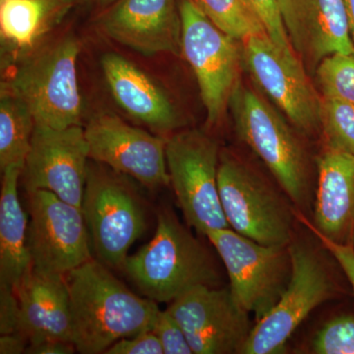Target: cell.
<instances>
[{"instance_id":"cell-1","label":"cell","mask_w":354,"mask_h":354,"mask_svg":"<svg viewBox=\"0 0 354 354\" xmlns=\"http://www.w3.org/2000/svg\"><path fill=\"white\" fill-rule=\"evenodd\" d=\"M101 261L88 260L65 274L72 342L83 354L106 353L123 339L153 330L160 309L135 295Z\"/></svg>"},{"instance_id":"cell-2","label":"cell","mask_w":354,"mask_h":354,"mask_svg":"<svg viewBox=\"0 0 354 354\" xmlns=\"http://www.w3.org/2000/svg\"><path fill=\"white\" fill-rule=\"evenodd\" d=\"M235 132L262 160L302 218L311 216L315 199L316 158L283 114L239 81L230 97Z\"/></svg>"},{"instance_id":"cell-3","label":"cell","mask_w":354,"mask_h":354,"mask_svg":"<svg viewBox=\"0 0 354 354\" xmlns=\"http://www.w3.org/2000/svg\"><path fill=\"white\" fill-rule=\"evenodd\" d=\"M288 249L292 271L288 288L274 308L254 325L241 354L283 353L291 335L317 307L353 291L341 266L320 239H297L295 234Z\"/></svg>"},{"instance_id":"cell-4","label":"cell","mask_w":354,"mask_h":354,"mask_svg":"<svg viewBox=\"0 0 354 354\" xmlns=\"http://www.w3.org/2000/svg\"><path fill=\"white\" fill-rule=\"evenodd\" d=\"M122 270L156 302H172L197 286L221 285L215 258L169 209L158 214L152 241L128 256Z\"/></svg>"},{"instance_id":"cell-5","label":"cell","mask_w":354,"mask_h":354,"mask_svg":"<svg viewBox=\"0 0 354 354\" xmlns=\"http://www.w3.org/2000/svg\"><path fill=\"white\" fill-rule=\"evenodd\" d=\"M80 50L78 39L65 35L46 41L14 64L6 81L29 106L36 124L57 129L81 125L84 104L77 72Z\"/></svg>"},{"instance_id":"cell-6","label":"cell","mask_w":354,"mask_h":354,"mask_svg":"<svg viewBox=\"0 0 354 354\" xmlns=\"http://www.w3.org/2000/svg\"><path fill=\"white\" fill-rule=\"evenodd\" d=\"M221 207L230 227L264 245L288 246L298 213L283 188L234 153H221Z\"/></svg>"},{"instance_id":"cell-7","label":"cell","mask_w":354,"mask_h":354,"mask_svg":"<svg viewBox=\"0 0 354 354\" xmlns=\"http://www.w3.org/2000/svg\"><path fill=\"white\" fill-rule=\"evenodd\" d=\"M82 209L92 248L108 267L122 269L128 251L145 234V202L129 177L88 162Z\"/></svg>"},{"instance_id":"cell-8","label":"cell","mask_w":354,"mask_h":354,"mask_svg":"<svg viewBox=\"0 0 354 354\" xmlns=\"http://www.w3.org/2000/svg\"><path fill=\"white\" fill-rule=\"evenodd\" d=\"M220 146L208 133L183 130L167 139V171L179 208L188 227L206 236L230 228L218 193Z\"/></svg>"},{"instance_id":"cell-9","label":"cell","mask_w":354,"mask_h":354,"mask_svg":"<svg viewBox=\"0 0 354 354\" xmlns=\"http://www.w3.org/2000/svg\"><path fill=\"white\" fill-rule=\"evenodd\" d=\"M180 14L181 55L196 77L207 125L216 127L230 109V97L241 81V41L216 27L193 0H180Z\"/></svg>"},{"instance_id":"cell-10","label":"cell","mask_w":354,"mask_h":354,"mask_svg":"<svg viewBox=\"0 0 354 354\" xmlns=\"http://www.w3.org/2000/svg\"><path fill=\"white\" fill-rule=\"evenodd\" d=\"M207 239L227 270L239 304L256 321L278 304L290 281L292 264L288 246L264 245L230 228L214 230Z\"/></svg>"},{"instance_id":"cell-11","label":"cell","mask_w":354,"mask_h":354,"mask_svg":"<svg viewBox=\"0 0 354 354\" xmlns=\"http://www.w3.org/2000/svg\"><path fill=\"white\" fill-rule=\"evenodd\" d=\"M242 62L258 87L300 134L320 133L321 97L295 50L281 48L267 34L241 41Z\"/></svg>"},{"instance_id":"cell-12","label":"cell","mask_w":354,"mask_h":354,"mask_svg":"<svg viewBox=\"0 0 354 354\" xmlns=\"http://www.w3.org/2000/svg\"><path fill=\"white\" fill-rule=\"evenodd\" d=\"M27 195L32 269L65 276L92 259L90 234L81 208L48 190L29 191Z\"/></svg>"},{"instance_id":"cell-13","label":"cell","mask_w":354,"mask_h":354,"mask_svg":"<svg viewBox=\"0 0 354 354\" xmlns=\"http://www.w3.org/2000/svg\"><path fill=\"white\" fill-rule=\"evenodd\" d=\"M167 311L187 337L193 353H241L254 325L230 286H200L171 302Z\"/></svg>"},{"instance_id":"cell-14","label":"cell","mask_w":354,"mask_h":354,"mask_svg":"<svg viewBox=\"0 0 354 354\" xmlns=\"http://www.w3.org/2000/svg\"><path fill=\"white\" fill-rule=\"evenodd\" d=\"M93 162L131 177L150 189L171 184L167 139L132 127L108 113L95 114L84 128Z\"/></svg>"},{"instance_id":"cell-15","label":"cell","mask_w":354,"mask_h":354,"mask_svg":"<svg viewBox=\"0 0 354 354\" xmlns=\"http://www.w3.org/2000/svg\"><path fill=\"white\" fill-rule=\"evenodd\" d=\"M88 158L87 140L81 125L64 129L35 125L21 174L26 191H50L81 208Z\"/></svg>"},{"instance_id":"cell-16","label":"cell","mask_w":354,"mask_h":354,"mask_svg":"<svg viewBox=\"0 0 354 354\" xmlns=\"http://www.w3.org/2000/svg\"><path fill=\"white\" fill-rule=\"evenodd\" d=\"M97 25L108 38L144 57L181 55L180 0H116Z\"/></svg>"},{"instance_id":"cell-17","label":"cell","mask_w":354,"mask_h":354,"mask_svg":"<svg viewBox=\"0 0 354 354\" xmlns=\"http://www.w3.org/2000/svg\"><path fill=\"white\" fill-rule=\"evenodd\" d=\"M291 46L310 72L335 53H354L344 0H281Z\"/></svg>"},{"instance_id":"cell-18","label":"cell","mask_w":354,"mask_h":354,"mask_svg":"<svg viewBox=\"0 0 354 354\" xmlns=\"http://www.w3.org/2000/svg\"><path fill=\"white\" fill-rule=\"evenodd\" d=\"M316 167L311 230L320 239L354 250V156L324 148Z\"/></svg>"},{"instance_id":"cell-19","label":"cell","mask_w":354,"mask_h":354,"mask_svg":"<svg viewBox=\"0 0 354 354\" xmlns=\"http://www.w3.org/2000/svg\"><path fill=\"white\" fill-rule=\"evenodd\" d=\"M101 62L114 101L128 115L162 134L183 127L169 95L145 71L116 53H106Z\"/></svg>"},{"instance_id":"cell-20","label":"cell","mask_w":354,"mask_h":354,"mask_svg":"<svg viewBox=\"0 0 354 354\" xmlns=\"http://www.w3.org/2000/svg\"><path fill=\"white\" fill-rule=\"evenodd\" d=\"M16 293L20 308L17 332L29 344L44 339L72 342L69 291L64 274H44L32 268Z\"/></svg>"},{"instance_id":"cell-21","label":"cell","mask_w":354,"mask_h":354,"mask_svg":"<svg viewBox=\"0 0 354 354\" xmlns=\"http://www.w3.org/2000/svg\"><path fill=\"white\" fill-rule=\"evenodd\" d=\"M83 0H0L1 64H15L36 50Z\"/></svg>"},{"instance_id":"cell-22","label":"cell","mask_w":354,"mask_h":354,"mask_svg":"<svg viewBox=\"0 0 354 354\" xmlns=\"http://www.w3.org/2000/svg\"><path fill=\"white\" fill-rule=\"evenodd\" d=\"M23 169L10 165L2 172L0 193V288L17 291L31 271L28 218L18 196Z\"/></svg>"},{"instance_id":"cell-23","label":"cell","mask_w":354,"mask_h":354,"mask_svg":"<svg viewBox=\"0 0 354 354\" xmlns=\"http://www.w3.org/2000/svg\"><path fill=\"white\" fill-rule=\"evenodd\" d=\"M34 116L22 97L6 81L0 86V169L10 165L23 169L31 147Z\"/></svg>"},{"instance_id":"cell-24","label":"cell","mask_w":354,"mask_h":354,"mask_svg":"<svg viewBox=\"0 0 354 354\" xmlns=\"http://www.w3.org/2000/svg\"><path fill=\"white\" fill-rule=\"evenodd\" d=\"M193 1L216 27L237 41L267 34L259 16L247 0Z\"/></svg>"},{"instance_id":"cell-25","label":"cell","mask_w":354,"mask_h":354,"mask_svg":"<svg viewBox=\"0 0 354 354\" xmlns=\"http://www.w3.org/2000/svg\"><path fill=\"white\" fill-rule=\"evenodd\" d=\"M324 148L354 156V104L321 95Z\"/></svg>"},{"instance_id":"cell-26","label":"cell","mask_w":354,"mask_h":354,"mask_svg":"<svg viewBox=\"0 0 354 354\" xmlns=\"http://www.w3.org/2000/svg\"><path fill=\"white\" fill-rule=\"evenodd\" d=\"M321 95L354 104V53H335L317 67Z\"/></svg>"},{"instance_id":"cell-27","label":"cell","mask_w":354,"mask_h":354,"mask_svg":"<svg viewBox=\"0 0 354 354\" xmlns=\"http://www.w3.org/2000/svg\"><path fill=\"white\" fill-rule=\"evenodd\" d=\"M316 354H354V315L341 314L324 324L311 342Z\"/></svg>"},{"instance_id":"cell-28","label":"cell","mask_w":354,"mask_h":354,"mask_svg":"<svg viewBox=\"0 0 354 354\" xmlns=\"http://www.w3.org/2000/svg\"><path fill=\"white\" fill-rule=\"evenodd\" d=\"M152 332L160 339L164 354L193 353L183 328L167 310H160Z\"/></svg>"},{"instance_id":"cell-29","label":"cell","mask_w":354,"mask_h":354,"mask_svg":"<svg viewBox=\"0 0 354 354\" xmlns=\"http://www.w3.org/2000/svg\"><path fill=\"white\" fill-rule=\"evenodd\" d=\"M261 21L270 37L277 44L286 50H293L281 20V0H247Z\"/></svg>"},{"instance_id":"cell-30","label":"cell","mask_w":354,"mask_h":354,"mask_svg":"<svg viewBox=\"0 0 354 354\" xmlns=\"http://www.w3.org/2000/svg\"><path fill=\"white\" fill-rule=\"evenodd\" d=\"M108 354H164L162 344L157 335L150 332L115 342L106 351Z\"/></svg>"},{"instance_id":"cell-31","label":"cell","mask_w":354,"mask_h":354,"mask_svg":"<svg viewBox=\"0 0 354 354\" xmlns=\"http://www.w3.org/2000/svg\"><path fill=\"white\" fill-rule=\"evenodd\" d=\"M19 313V301L16 291L0 288V334L17 332Z\"/></svg>"},{"instance_id":"cell-32","label":"cell","mask_w":354,"mask_h":354,"mask_svg":"<svg viewBox=\"0 0 354 354\" xmlns=\"http://www.w3.org/2000/svg\"><path fill=\"white\" fill-rule=\"evenodd\" d=\"M319 239V237H318ZM322 241L326 248L333 254V256L337 261L339 266L348 279L349 285L351 286L353 293L354 295V250L349 247L337 245V244L332 243V242L324 241Z\"/></svg>"},{"instance_id":"cell-33","label":"cell","mask_w":354,"mask_h":354,"mask_svg":"<svg viewBox=\"0 0 354 354\" xmlns=\"http://www.w3.org/2000/svg\"><path fill=\"white\" fill-rule=\"evenodd\" d=\"M77 351L75 344L62 339H44L29 344L26 353L28 354H72Z\"/></svg>"},{"instance_id":"cell-34","label":"cell","mask_w":354,"mask_h":354,"mask_svg":"<svg viewBox=\"0 0 354 354\" xmlns=\"http://www.w3.org/2000/svg\"><path fill=\"white\" fill-rule=\"evenodd\" d=\"M29 342L24 335L18 332L1 335L0 337V353L21 354L26 353Z\"/></svg>"},{"instance_id":"cell-35","label":"cell","mask_w":354,"mask_h":354,"mask_svg":"<svg viewBox=\"0 0 354 354\" xmlns=\"http://www.w3.org/2000/svg\"><path fill=\"white\" fill-rule=\"evenodd\" d=\"M344 4L348 14L349 31L354 44V0H344Z\"/></svg>"},{"instance_id":"cell-36","label":"cell","mask_w":354,"mask_h":354,"mask_svg":"<svg viewBox=\"0 0 354 354\" xmlns=\"http://www.w3.org/2000/svg\"><path fill=\"white\" fill-rule=\"evenodd\" d=\"M90 1L95 3V6L102 7V8H106V7L111 6L113 2H115L116 0H90Z\"/></svg>"}]
</instances>
